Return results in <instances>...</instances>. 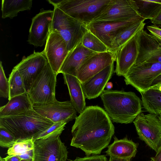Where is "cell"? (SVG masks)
Wrapping results in <instances>:
<instances>
[{
    "label": "cell",
    "instance_id": "6da1fadb",
    "mask_svg": "<svg viewBox=\"0 0 161 161\" xmlns=\"http://www.w3.org/2000/svg\"><path fill=\"white\" fill-rule=\"evenodd\" d=\"M114 130L103 109L98 106H87L75 119L70 146L80 149L86 156L100 154L108 146Z\"/></svg>",
    "mask_w": 161,
    "mask_h": 161
},
{
    "label": "cell",
    "instance_id": "7a4b0ae2",
    "mask_svg": "<svg viewBox=\"0 0 161 161\" xmlns=\"http://www.w3.org/2000/svg\"><path fill=\"white\" fill-rule=\"evenodd\" d=\"M100 96L105 110L113 122L130 123L142 112V101L134 92L104 90Z\"/></svg>",
    "mask_w": 161,
    "mask_h": 161
},
{
    "label": "cell",
    "instance_id": "3957f363",
    "mask_svg": "<svg viewBox=\"0 0 161 161\" xmlns=\"http://www.w3.org/2000/svg\"><path fill=\"white\" fill-rule=\"evenodd\" d=\"M54 124L33 109L17 116L0 117V127L6 129L16 141L33 139Z\"/></svg>",
    "mask_w": 161,
    "mask_h": 161
},
{
    "label": "cell",
    "instance_id": "277c9868",
    "mask_svg": "<svg viewBox=\"0 0 161 161\" xmlns=\"http://www.w3.org/2000/svg\"><path fill=\"white\" fill-rule=\"evenodd\" d=\"M47 1L69 16L87 25L104 10L110 0H48Z\"/></svg>",
    "mask_w": 161,
    "mask_h": 161
},
{
    "label": "cell",
    "instance_id": "5b68a950",
    "mask_svg": "<svg viewBox=\"0 0 161 161\" xmlns=\"http://www.w3.org/2000/svg\"><path fill=\"white\" fill-rule=\"evenodd\" d=\"M51 30L57 32L66 42L69 52L81 42L88 30L87 25L54 6Z\"/></svg>",
    "mask_w": 161,
    "mask_h": 161
},
{
    "label": "cell",
    "instance_id": "8992f818",
    "mask_svg": "<svg viewBox=\"0 0 161 161\" xmlns=\"http://www.w3.org/2000/svg\"><path fill=\"white\" fill-rule=\"evenodd\" d=\"M57 75L48 62L27 92L32 105L49 104L56 101Z\"/></svg>",
    "mask_w": 161,
    "mask_h": 161
},
{
    "label": "cell",
    "instance_id": "52a82bcc",
    "mask_svg": "<svg viewBox=\"0 0 161 161\" xmlns=\"http://www.w3.org/2000/svg\"><path fill=\"white\" fill-rule=\"evenodd\" d=\"M160 74L161 63L145 62L133 65L124 77L126 85H131L141 93L149 89Z\"/></svg>",
    "mask_w": 161,
    "mask_h": 161
},
{
    "label": "cell",
    "instance_id": "ba28073f",
    "mask_svg": "<svg viewBox=\"0 0 161 161\" xmlns=\"http://www.w3.org/2000/svg\"><path fill=\"white\" fill-rule=\"evenodd\" d=\"M133 122L139 139L157 152L161 145V121L157 115L142 112Z\"/></svg>",
    "mask_w": 161,
    "mask_h": 161
},
{
    "label": "cell",
    "instance_id": "9c48e42d",
    "mask_svg": "<svg viewBox=\"0 0 161 161\" xmlns=\"http://www.w3.org/2000/svg\"><path fill=\"white\" fill-rule=\"evenodd\" d=\"M60 136L35 141L34 161H66L68 152Z\"/></svg>",
    "mask_w": 161,
    "mask_h": 161
},
{
    "label": "cell",
    "instance_id": "30bf717a",
    "mask_svg": "<svg viewBox=\"0 0 161 161\" xmlns=\"http://www.w3.org/2000/svg\"><path fill=\"white\" fill-rule=\"evenodd\" d=\"M138 18H142L138 14L134 0H110L106 8L92 22L126 21Z\"/></svg>",
    "mask_w": 161,
    "mask_h": 161
},
{
    "label": "cell",
    "instance_id": "8fae6325",
    "mask_svg": "<svg viewBox=\"0 0 161 161\" xmlns=\"http://www.w3.org/2000/svg\"><path fill=\"white\" fill-rule=\"evenodd\" d=\"M143 19H145L138 18L126 21L93 22L87 25V28L105 45L110 51L114 39L119 32Z\"/></svg>",
    "mask_w": 161,
    "mask_h": 161
},
{
    "label": "cell",
    "instance_id": "7c38bea8",
    "mask_svg": "<svg viewBox=\"0 0 161 161\" xmlns=\"http://www.w3.org/2000/svg\"><path fill=\"white\" fill-rule=\"evenodd\" d=\"M53 10L43 8L32 19L27 42L34 46L42 47L46 44L51 30Z\"/></svg>",
    "mask_w": 161,
    "mask_h": 161
},
{
    "label": "cell",
    "instance_id": "4fadbf2b",
    "mask_svg": "<svg viewBox=\"0 0 161 161\" xmlns=\"http://www.w3.org/2000/svg\"><path fill=\"white\" fill-rule=\"evenodd\" d=\"M47 63L43 51L39 52L34 51L32 54L23 58L14 67L23 78L27 93Z\"/></svg>",
    "mask_w": 161,
    "mask_h": 161
},
{
    "label": "cell",
    "instance_id": "5bb4252c",
    "mask_svg": "<svg viewBox=\"0 0 161 161\" xmlns=\"http://www.w3.org/2000/svg\"><path fill=\"white\" fill-rule=\"evenodd\" d=\"M140 31L136 33L114 53L116 62L114 72L118 76H125L135 64L139 53V36Z\"/></svg>",
    "mask_w": 161,
    "mask_h": 161
},
{
    "label": "cell",
    "instance_id": "9a60e30c",
    "mask_svg": "<svg viewBox=\"0 0 161 161\" xmlns=\"http://www.w3.org/2000/svg\"><path fill=\"white\" fill-rule=\"evenodd\" d=\"M33 109L42 117L53 123L66 121L68 123L75 119L77 111L70 101L59 102L44 104L33 105Z\"/></svg>",
    "mask_w": 161,
    "mask_h": 161
},
{
    "label": "cell",
    "instance_id": "2e32d148",
    "mask_svg": "<svg viewBox=\"0 0 161 161\" xmlns=\"http://www.w3.org/2000/svg\"><path fill=\"white\" fill-rule=\"evenodd\" d=\"M42 51L52 70L58 75L69 53L66 42L57 32L51 31Z\"/></svg>",
    "mask_w": 161,
    "mask_h": 161
},
{
    "label": "cell",
    "instance_id": "e0dca14e",
    "mask_svg": "<svg viewBox=\"0 0 161 161\" xmlns=\"http://www.w3.org/2000/svg\"><path fill=\"white\" fill-rule=\"evenodd\" d=\"M114 61V53L111 51L97 53L84 62L78 70L76 77L81 83L84 82Z\"/></svg>",
    "mask_w": 161,
    "mask_h": 161
},
{
    "label": "cell",
    "instance_id": "ac0fdd59",
    "mask_svg": "<svg viewBox=\"0 0 161 161\" xmlns=\"http://www.w3.org/2000/svg\"><path fill=\"white\" fill-rule=\"evenodd\" d=\"M139 45L135 64L145 62L161 63V41L143 29L139 33Z\"/></svg>",
    "mask_w": 161,
    "mask_h": 161
},
{
    "label": "cell",
    "instance_id": "d6986e66",
    "mask_svg": "<svg viewBox=\"0 0 161 161\" xmlns=\"http://www.w3.org/2000/svg\"><path fill=\"white\" fill-rule=\"evenodd\" d=\"M114 63L85 82L81 86L85 98L91 99L100 96L114 71Z\"/></svg>",
    "mask_w": 161,
    "mask_h": 161
},
{
    "label": "cell",
    "instance_id": "ffe728a7",
    "mask_svg": "<svg viewBox=\"0 0 161 161\" xmlns=\"http://www.w3.org/2000/svg\"><path fill=\"white\" fill-rule=\"evenodd\" d=\"M97 53L85 47L80 43L68 53L60 69L59 73L76 77L78 70L84 62Z\"/></svg>",
    "mask_w": 161,
    "mask_h": 161
},
{
    "label": "cell",
    "instance_id": "44dd1931",
    "mask_svg": "<svg viewBox=\"0 0 161 161\" xmlns=\"http://www.w3.org/2000/svg\"><path fill=\"white\" fill-rule=\"evenodd\" d=\"M114 138V142L108 146V149L105 152L106 155L122 158L131 159L135 156L138 143L128 139L127 136L119 140L115 136Z\"/></svg>",
    "mask_w": 161,
    "mask_h": 161
},
{
    "label": "cell",
    "instance_id": "7402d4cb",
    "mask_svg": "<svg viewBox=\"0 0 161 161\" xmlns=\"http://www.w3.org/2000/svg\"><path fill=\"white\" fill-rule=\"evenodd\" d=\"M33 109V105L26 93L12 98L6 105L1 107L0 117L17 116Z\"/></svg>",
    "mask_w": 161,
    "mask_h": 161
},
{
    "label": "cell",
    "instance_id": "603a6c76",
    "mask_svg": "<svg viewBox=\"0 0 161 161\" xmlns=\"http://www.w3.org/2000/svg\"><path fill=\"white\" fill-rule=\"evenodd\" d=\"M63 74L64 83L69 90L70 101L77 112L80 114L86 107L81 83L76 77L67 74Z\"/></svg>",
    "mask_w": 161,
    "mask_h": 161
},
{
    "label": "cell",
    "instance_id": "cb8c5ba5",
    "mask_svg": "<svg viewBox=\"0 0 161 161\" xmlns=\"http://www.w3.org/2000/svg\"><path fill=\"white\" fill-rule=\"evenodd\" d=\"M142 105L149 113L157 115L161 113V91L150 88L140 93Z\"/></svg>",
    "mask_w": 161,
    "mask_h": 161
},
{
    "label": "cell",
    "instance_id": "d4e9b609",
    "mask_svg": "<svg viewBox=\"0 0 161 161\" xmlns=\"http://www.w3.org/2000/svg\"><path fill=\"white\" fill-rule=\"evenodd\" d=\"M32 4L31 0H2L1 11L2 18L12 19L20 11L30 10Z\"/></svg>",
    "mask_w": 161,
    "mask_h": 161
},
{
    "label": "cell",
    "instance_id": "484cf974",
    "mask_svg": "<svg viewBox=\"0 0 161 161\" xmlns=\"http://www.w3.org/2000/svg\"><path fill=\"white\" fill-rule=\"evenodd\" d=\"M145 20L136 22L119 32L114 39L110 51L114 53L136 33L143 30L146 24Z\"/></svg>",
    "mask_w": 161,
    "mask_h": 161
},
{
    "label": "cell",
    "instance_id": "4316f807",
    "mask_svg": "<svg viewBox=\"0 0 161 161\" xmlns=\"http://www.w3.org/2000/svg\"><path fill=\"white\" fill-rule=\"evenodd\" d=\"M139 15L145 19H152L161 11V0H134Z\"/></svg>",
    "mask_w": 161,
    "mask_h": 161
},
{
    "label": "cell",
    "instance_id": "83f0119b",
    "mask_svg": "<svg viewBox=\"0 0 161 161\" xmlns=\"http://www.w3.org/2000/svg\"><path fill=\"white\" fill-rule=\"evenodd\" d=\"M9 97L12 98L27 93L23 79L19 72L13 68L8 79Z\"/></svg>",
    "mask_w": 161,
    "mask_h": 161
},
{
    "label": "cell",
    "instance_id": "f1b7e54d",
    "mask_svg": "<svg viewBox=\"0 0 161 161\" xmlns=\"http://www.w3.org/2000/svg\"><path fill=\"white\" fill-rule=\"evenodd\" d=\"M34 142L33 138L17 140L8 148L6 154L17 156L27 154L34 155Z\"/></svg>",
    "mask_w": 161,
    "mask_h": 161
},
{
    "label": "cell",
    "instance_id": "f546056e",
    "mask_svg": "<svg viewBox=\"0 0 161 161\" xmlns=\"http://www.w3.org/2000/svg\"><path fill=\"white\" fill-rule=\"evenodd\" d=\"M81 43L85 47L97 53H103L109 51L105 45L88 30L84 35Z\"/></svg>",
    "mask_w": 161,
    "mask_h": 161
},
{
    "label": "cell",
    "instance_id": "4dcf8cb0",
    "mask_svg": "<svg viewBox=\"0 0 161 161\" xmlns=\"http://www.w3.org/2000/svg\"><path fill=\"white\" fill-rule=\"evenodd\" d=\"M67 123L66 121L54 123L52 126L34 138V141L38 139H45L58 135H60L64 130V127Z\"/></svg>",
    "mask_w": 161,
    "mask_h": 161
},
{
    "label": "cell",
    "instance_id": "1f68e13d",
    "mask_svg": "<svg viewBox=\"0 0 161 161\" xmlns=\"http://www.w3.org/2000/svg\"><path fill=\"white\" fill-rule=\"evenodd\" d=\"M0 97L8 99L9 97V83L5 76L1 61L0 62Z\"/></svg>",
    "mask_w": 161,
    "mask_h": 161
},
{
    "label": "cell",
    "instance_id": "d6a6232c",
    "mask_svg": "<svg viewBox=\"0 0 161 161\" xmlns=\"http://www.w3.org/2000/svg\"><path fill=\"white\" fill-rule=\"evenodd\" d=\"M16 141L15 137L6 129L0 127V146L2 147L9 148Z\"/></svg>",
    "mask_w": 161,
    "mask_h": 161
},
{
    "label": "cell",
    "instance_id": "836d02e7",
    "mask_svg": "<svg viewBox=\"0 0 161 161\" xmlns=\"http://www.w3.org/2000/svg\"><path fill=\"white\" fill-rule=\"evenodd\" d=\"M68 161H108L106 155L99 154L86 156L83 158L76 157L74 160L68 159Z\"/></svg>",
    "mask_w": 161,
    "mask_h": 161
},
{
    "label": "cell",
    "instance_id": "e575fe53",
    "mask_svg": "<svg viewBox=\"0 0 161 161\" xmlns=\"http://www.w3.org/2000/svg\"><path fill=\"white\" fill-rule=\"evenodd\" d=\"M147 28L151 34L161 41V28L155 25L148 26Z\"/></svg>",
    "mask_w": 161,
    "mask_h": 161
},
{
    "label": "cell",
    "instance_id": "d590c367",
    "mask_svg": "<svg viewBox=\"0 0 161 161\" xmlns=\"http://www.w3.org/2000/svg\"><path fill=\"white\" fill-rule=\"evenodd\" d=\"M150 20L154 25L161 28V11L156 17Z\"/></svg>",
    "mask_w": 161,
    "mask_h": 161
},
{
    "label": "cell",
    "instance_id": "8d00e7d4",
    "mask_svg": "<svg viewBox=\"0 0 161 161\" xmlns=\"http://www.w3.org/2000/svg\"><path fill=\"white\" fill-rule=\"evenodd\" d=\"M4 161H21V159L16 155H8L4 158Z\"/></svg>",
    "mask_w": 161,
    "mask_h": 161
},
{
    "label": "cell",
    "instance_id": "74e56055",
    "mask_svg": "<svg viewBox=\"0 0 161 161\" xmlns=\"http://www.w3.org/2000/svg\"><path fill=\"white\" fill-rule=\"evenodd\" d=\"M154 157L150 158L153 161H161V145L158 148Z\"/></svg>",
    "mask_w": 161,
    "mask_h": 161
},
{
    "label": "cell",
    "instance_id": "f35d334b",
    "mask_svg": "<svg viewBox=\"0 0 161 161\" xmlns=\"http://www.w3.org/2000/svg\"><path fill=\"white\" fill-rule=\"evenodd\" d=\"M161 85V74L158 76L152 82L151 87Z\"/></svg>",
    "mask_w": 161,
    "mask_h": 161
},
{
    "label": "cell",
    "instance_id": "ab89813d",
    "mask_svg": "<svg viewBox=\"0 0 161 161\" xmlns=\"http://www.w3.org/2000/svg\"><path fill=\"white\" fill-rule=\"evenodd\" d=\"M131 158H122L110 157L108 161H131Z\"/></svg>",
    "mask_w": 161,
    "mask_h": 161
},
{
    "label": "cell",
    "instance_id": "60d3db41",
    "mask_svg": "<svg viewBox=\"0 0 161 161\" xmlns=\"http://www.w3.org/2000/svg\"><path fill=\"white\" fill-rule=\"evenodd\" d=\"M113 86V83L110 82H108L106 84L105 87L107 90H110L112 89Z\"/></svg>",
    "mask_w": 161,
    "mask_h": 161
},
{
    "label": "cell",
    "instance_id": "b9f144b4",
    "mask_svg": "<svg viewBox=\"0 0 161 161\" xmlns=\"http://www.w3.org/2000/svg\"><path fill=\"white\" fill-rule=\"evenodd\" d=\"M151 88H156V89H158L159 90L161 91V85H159L158 86H155L154 87H151Z\"/></svg>",
    "mask_w": 161,
    "mask_h": 161
},
{
    "label": "cell",
    "instance_id": "7bdbcfd3",
    "mask_svg": "<svg viewBox=\"0 0 161 161\" xmlns=\"http://www.w3.org/2000/svg\"><path fill=\"white\" fill-rule=\"evenodd\" d=\"M158 118L161 121V113L157 115Z\"/></svg>",
    "mask_w": 161,
    "mask_h": 161
},
{
    "label": "cell",
    "instance_id": "ee69618b",
    "mask_svg": "<svg viewBox=\"0 0 161 161\" xmlns=\"http://www.w3.org/2000/svg\"><path fill=\"white\" fill-rule=\"evenodd\" d=\"M0 161H4V158H2L1 156H0Z\"/></svg>",
    "mask_w": 161,
    "mask_h": 161
},
{
    "label": "cell",
    "instance_id": "f6af8a7d",
    "mask_svg": "<svg viewBox=\"0 0 161 161\" xmlns=\"http://www.w3.org/2000/svg\"><path fill=\"white\" fill-rule=\"evenodd\" d=\"M21 161H27V160H21Z\"/></svg>",
    "mask_w": 161,
    "mask_h": 161
},
{
    "label": "cell",
    "instance_id": "bcb514c9",
    "mask_svg": "<svg viewBox=\"0 0 161 161\" xmlns=\"http://www.w3.org/2000/svg\"><path fill=\"white\" fill-rule=\"evenodd\" d=\"M148 161H153L151 159L150 160H149Z\"/></svg>",
    "mask_w": 161,
    "mask_h": 161
}]
</instances>
